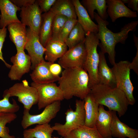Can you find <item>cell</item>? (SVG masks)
<instances>
[{"label":"cell","instance_id":"6da1fadb","mask_svg":"<svg viewBox=\"0 0 138 138\" xmlns=\"http://www.w3.org/2000/svg\"><path fill=\"white\" fill-rule=\"evenodd\" d=\"M94 19L98 24V31L96 33L97 36L100 41L98 46L101 51L104 54H108L110 63L113 65L115 62V47L118 43L124 44L130 31H135L138 24V20L132 21L125 24L117 33H114L109 29L107 26L109 22L101 18L97 13H94Z\"/></svg>","mask_w":138,"mask_h":138},{"label":"cell","instance_id":"7a4b0ae2","mask_svg":"<svg viewBox=\"0 0 138 138\" xmlns=\"http://www.w3.org/2000/svg\"><path fill=\"white\" fill-rule=\"evenodd\" d=\"M57 81L64 99L74 96L83 100L90 93L89 75L83 68L65 69Z\"/></svg>","mask_w":138,"mask_h":138},{"label":"cell","instance_id":"3957f363","mask_svg":"<svg viewBox=\"0 0 138 138\" xmlns=\"http://www.w3.org/2000/svg\"><path fill=\"white\" fill-rule=\"evenodd\" d=\"M90 93L96 102L117 112L119 117L125 114L129 105L125 94L116 86L98 84L90 88Z\"/></svg>","mask_w":138,"mask_h":138},{"label":"cell","instance_id":"277c9868","mask_svg":"<svg viewBox=\"0 0 138 138\" xmlns=\"http://www.w3.org/2000/svg\"><path fill=\"white\" fill-rule=\"evenodd\" d=\"M96 33H91L85 36L84 44L87 52L83 68L87 72L89 77V87L90 88L98 84L97 71L99 61L97 47L99 43Z\"/></svg>","mask_w":138,"mask_h":138},{"label":"cell","instance_id":"5b68a950","mask_svg":"<svg viewBox=\"0 0 138 138\" xmlns=\"http://www.w3.org/2000/svg\"><path fill=\"white\" fill-rule=\"evenodd\" d=\"M84 101L76 100V109L74 111L71 108L66 111V122L64 124L56 123L52 126L54 131H56L62 137L67 136L72 131L81 126L85 125V112Z\"/></svg>","mask_w":138,"mask_h":138},{"label":"cell","instance_id":"8992f818","mask_svg":"<svg viewBox=\"0 0 138 138\" xmlns=\"http://www.w3.org/2000/svg\"><path fill=\"white\" fill-rule=\"evenodd\" d=\"M130 62L121 61L116 63L111 68L113 74L116 86L125 94L129 105H133L136 100L133 95L134 87L130 80Z\"/></svg>","mask_w":138,"mask_h":138},{"label":"cell","instance_id":"52a82bcc","mask_svg":"<svg viewBox=\"0 0 138 138\" xmlns=\"http://www.w3.org/2000/svg\"><path fill=\"white\" fill-rule=\"evenodd\" d=\"M4 91L10 97H17L18 101L23 105L24 109L29 111L33 105L37 103L38 96L37 90L34 87L29 86L26 80L15 84Z\"/></svg>","mask_w":138,"mask_h":138},{"label":"cell","instance_id":"ba28073f","mask_svg":"<svg viewBox=\"0 0 138 138\" xmlns=\"http://www.w3.org/2000/svg\"><path fill=\"white\" fill-rule=\"evenodd\" d=\"M31 86L37 90L39 110L45 108L55 101L64 99L61 90L54 83L39 84L33 82Z\"/></svg>","mask_w":138,"mask_h":138},{"label":"cell","instance_id":"9c48e42d","mask_svg":"<svg viewBox=\"0 0 138 138\" xmlns=\"http://www.w3.org/2000/svg\"><path fill=\"white\" fill-rule=\"evenodd\" d=\"M61 107V101H58L45 107L42 112L38 114H31L29 111L24 109L21 123L23 129H26L35 124L40 125L49 123L56 117Z\"/></svg>","mask_w":138,"mask_h":138},{"label":"cell","instance_id":"30bf717a","mask_svg":"<svg viewBox=\"0 0 138 138\" xmlns=\"http://www.w3.org/2000/svg\"><path fill=\"white\" fill-rule=\"evenodd\" d=\"M84 41L69 49L59 59L58 63L62 68L64 69L83 68L87 55Z\"/></svg>","mask_w":138,"mask_h":138},{"label":"cell","instance_id":"8fae6325","mask_svg":"<svg viewBox=\"0 0 138 138\" xmlns=\"http://www.w3.org/2000/svg\"><path fill=\"white\" fill-rule=\"evenodd\" d=\"M27 30V40L25 49L27 51L30 58V69L33 70L38 64L45 60L43 55L45 49L40 42L39 35L29 28Z\"/></svg>","mask_w":138,"mask_h":138},{"label":"cell","instance_id":"7c38bea8","mask_svg":"<svg viewBox=\"0 0 138 138\" xmlns=\"http://www.w3.org/2000/svg\"><path fill=\"white\" fill-rule=\"evenodd\" d=\"M10 61L13 65L8 76L12 80H20L22 76L29 72L30 69V58L24 50L17 51L16 54L11 58Z\"/></svg>","mask_w":138,"mask_h":138},{"label":"cell","instance_id":"4fadbf2b","mask_svg":"<svg viewBox=\"0 0 138 138\" xmlns=\"http://www.w3.org/2000/svg\"><path fill=\"white\" fill-rule=\"evenodd\" d=\"M42 12L36 0L32 4L21 8V22L39 35L42 20Z\"/></svg>","mask_w":138,"mask_h":138},{"label":"cell","instance_id":"5bb4252c","mask_svg":"<svg viewBox=\"0 0 138 138\" xmlns=\"http://www.w3.org/2000/svg\"><path fill=\"white\" fill-rule=\"evenodd\" d=\"M78 22L84 30L85 36L91 33H97L98 26L93 21L86 9L79 0H72Z\"/></svg>","mask_w":138,"mask_h":138},{"label":"cell","instance_id":"9a60e30c","mask_svg":"<svg viewBox=\"0 0 138 138\" xmlns=\"http://www.w3.org/2000/svg\"><path fill=\"white\" fill-rule=\"evenodd\" d=\"M21 8L14 4L9 0H0V28H6L9 24L21 22L18 18L17 12Z\"/></svg>","mask_w":138,"mask_h":138},{"label":"cell","instance_id":"2e32d148","mask_svg":"<svg viewBox=\"0 0 138 138\" xmlns=\"http://www.w3.org/2000/svg\"><path fill=\"white\" fill-rule=\"evenodd\" d=\"M107 12L112 21L115 22L118 18L125 17L135 18L137 13L127 7L121 0H107Z\"/></svg>","mask_w":138,"mask_h":138},{"label":"cell","instance_id":"e0dca14e","mask_svg":"<svg viewBox=\"0 0 138 138\" xmlns=\"http://www.w3.org/2000/svg\"><path fill=\"white\" fill-rule=\"evenodd\" d=\"M112 118L110 130L112 137L118 138H138V130L131 128L121 122L112 111Z\"/></svg>","mask_w":138,"mask_h":138},{"label":"cell","instance_id":"ac0fdd59","mask_svg":"<svg viewBox=\"0 0 138 138\" xmlns=\"http://www.w3.org/2000/svg\"><path fill=\"white\" fill-rule=\"evenodd\" d=\"M10 40L15 45L17 51L24 50L27 40L26 26L21 22L11 23L7 26Z\"/></svg>","mask_w":138,"mask_h":138},{"label":"cell","instance_id":"d6986e66","mask_svg":"<svg viewBox=\"0 0 138 138\" xmlns=\"http://www.w3.org/2000/svg\"><path fill=\"white\" fill-rule=\"evenodd\" d=\"M112 118V111H106L103 106L99 105L98 115L95 126L103 138H112L110 128Z\"/></svg>","mask_w":138,"mask_h":138},{"label":"cell","instance_id":"ffe728a7","mask_svg":"<svg viewBox=\"0 0 138 138\" xmlns=\"http://www.w3.org/2000/svg\"><path fill=\"white\" fill-rule=\"evenodd\" d=\"M51 63L45 60L38 64L30 74L33 82L39 84L54 83L59 77L53 76L49 70Z\"/></svg>","mask_w":138,"mask_h":138},{"label":"cell","instance_id":"44dd1931","mask_svg":"<svg viewBox=\"0 0 138 138\" xmlns=\"http://www.w3.org/2000/svg\"><path fill=\"white\" fill-rule=\"evenodd\" d=\"M97 76L98 84L110 86H116L114 77L111 68L108 66L105 54L100 51Z\"/></svg>","mask_w":138,"mask_h":138},{"label":"cell","instance_id":"7402d4cb","mask_svg":"<svg viewBox=\"0 0 138 138\" xmlns=\"http://www.w3.org/2000/svg\"><path fill=\"white\" fill-rule=\"evenodd\" d=\"M44 48L45 60L53 63L64 55L67 50L68 47L64 42L51 38Z\"/></svg>","mask_w":138,"mask_h":138},{"label":"cell","instance_id":"603a6c76","mask_svg":"<svg viewBox=\"0 0 138 138\" xmlns=\"http://www.w3.org/2000/svg\"><path fill=\"white\" fill-rule=\"evenodd\" d=\"M83 100L85 112V125L94 127L98 116L99 105L95 102L90 93Z\"/></svg>","mask_w":138,"mask_h":138},{"label":"cell","instance_id":"cb8c5ba5","mask_svg":"<svg viewBox=\"0 0 138 138\" xmlns=\"http://www.w3.org/2000/svg\"><path fill=\"white\" fill-rule=\"evenodd\" d=\"M54 15L50 10L42 14L39 36L40 42L44 47L52 37V23Z\"/></svg>","mask_w":138,"mask_h":138},{"label":"cell","instance_id":"d4e9b609","mask_svg":"<svg viewBox=\"0 0 138 138\" xmlns=\"http://www.w3.org/2000/svg\"><path fill=\"white\" fill-rule=\"evenodd\" d=\"M87 12L92 20L94 19V10L102 19L106 20L108 15L107 6L105 0H83L81 3Z\"/></svg>","mask_w":138,"mask_h":138},{"label":"cell","instance_id":"484cf974","mask_svg":"<svg viewBox=\"0 0 138 138\" xmlns=\"http://www.w3.org/2000/svg\"><path fill=\"white\" fill-rule=\"evenodd\" d=\"M50 10L54 15L64 16L68 19H77L72 0H56Z\"/></svg>","mask_w":138,"mask_h":138},{"label":"cell","instance_id":"4316f807","mask_svg":"<svg viewBox=\"0 0 138 138\" xmlns=\"http://www.w3.org/2000/svg\"><path fill=\"white\" fill-rule=\"evenodd\" d=\"M54 131L49 123L38 124L33 128L25 129L23 136L24 138H53Z\"/></svg>","mask_w":138,"mask_h":138},{"label":"cell","instance_id":"83f0119b","mask_svg":"<svg viewBox=\"0 0 138 138\" xmlns=\"http://www.w3.org/2000/svg\"><path fill=\"white\" fill-rule=\"evenodd\" d=\"M64 138H103L97 130L95 126L91 128L85 125L71 131Z\"/></svg>","mask_w":138,"mask_h":138},{"label":"cell","instance_id":"f1b7e54d","mask_svg":"<svg viewBox=\"0 0 138 138\" xmlns=\"http://www.w3.org/2000/svg\"><path fill=\"white\" fill-rule=\"evenodd\" d=\"M85 33L81 25L77 22L73 28L65 42L69 49L71 48L85 39Z\"/></svg>","mask_w":138,"mask_h":138},{"label":"cell","instance_id":"f546056e","mask_svg":"<svg viewBox=\"0 0 138 138\" xmlns=\"http://www.w3.org/2000/svg\"><path fill=\"white\" fill-rule=\"evenodd\" d=\"M17 117L15 113L6 112L0 113V137L1 138H15L9 134V130L6 126L7 123H10Z\"/></svg>","mask_w":138,"mask_h":138},{"label":"cell","instance_id":"4dcf8cb0","mask_svg":"<svg viewBox=\"0 0 138 138\" xmlns=\"http://www.w3.org/2000/svg\"><path fill=\"white\" fill-rule=\"evenodd\" d=\"M78 22L77 19H68L59 32L52 39L65 42L72 30Z\"/></svg>","mask_w":138,"mask_h":138},{"label":"cell","instance_id":"1f68e13d","mask_svg":"<svg viewBox=\"0 0 138 138\" xmlns=\"http://www.w3.org/2000/svg\"><path fill=\"white\" fill-rule=\"evenodd\" d=\"M3 98L0 100V113L6 112L15 113L19 110V106L16 101L13 99V102L11 103L9 101V95L4 91L3 95Z\"/></svg>","mask_w":138,"mask_h":138},{"label":"cell","instance_id":"d6a6232c","mask_svg":"<svg viewBox=\"0 0 138 138\" xmlns=\"http://www.w3.org/2000/svg\"><path fill=\"white\" fill-rule=\"evenodd\" d=\"M68 18L64 16L55 15L52 21V37L56 35L60 31Z\"/></svg>","mask_w":138,"mask_h":138},{"label":"cell","instance_id":"836d02e7","mask_svg":"<svg viewBox=\"0 0 138 138\" xmlns=\"http://www.w3.org/2000/svg\"><path fill=\"white\" fill-rule=\"evenodd\" d=\"M56 0H36L42 12L47 13L50 10Z\"/></svg>","mask_w":138,"mask_h":138},{"label":"cell","instance_id":"e575fe53","mask_svg":"<svg viewBox=\"0 0 138 138\" xmlns=\"http://www.w3.org/2000/svg\"><path fill=\"white\" fill-rule=\"evenodd\" d=\"M7 30V28H0V59L4 62L7 67L10 68L12 65L8 64L4 60L2 52V49L3 43L6 36Z\"/></svg>","mask_w":138,"mask_h":138},{"label":"cell","instance_id":"d590c367","mask_svg":"<svg viewBox=\"0 0 138 138\" xmlns=\"http://www.w3.org/2000/svg\"><path fill=\"white\" fill-rule=\"evenodd\" d=\"M62 67L59 63H51L49 66L50 71L54 76L59 77L62 72Z\"/></svg>","mask_w":138,"mask_h":138},{"label":"cell","instance_id":"8d00e7d4","mask_svg":"<svg viewBox=\"0 0 138 138\" xmlns=\"http://www.w3.org/2000/svg\"><path fill=\"white\" fill-rule=\"evenodd\" d=\"M135 45L137 49V52L135 57L131 63H130V69L133 70L138 75V43H135Z\"/></svg>","mask_w":138,"mask_h":138},{"label":"cell","instance_id":"74e56055","mask_svg":"<svg viewBox=\"0 0 138 138\" xmlns=\"http://www.w3.org/2000/svg\"><path fill=\"white\" fill-rule=\"evenodd\" d=\"M10 1L16 6L21 8L33 4L36 1L35 0H10Z\"/></svg>","mask_w":138,"mask_h":138},{"label":"cell","instance_id":"f35d334b","mask_svg":"<svg viewBox=\"0 0 138 138\" xmlns=\"http://www.w3.org/2000/svg\"><path fill=\"white\" fill-rule=\"evenodd\" d=\"M129 7L132 9L134 11L138 13V0H128L127 3Z\"/></svg>","mask_w":138,"mask_h":138},{"label":"cell","instance_id":"ab89813d","mask_svg":"<svg viewBox=\"0 0 138 138\" xmlns=\"http://www.w3.org/2000/svg\"><path fill=\"white\" fill-rule=\"evenodd\" d=\"M53 138H59V137H53ZM60 138H62V137H61Z\"/></svg>","mask_w":138,"mask_h":138},{"label":"cell","instance_id":"60d3db41","mask_svg":"<svg viewBox=\"0 0 138 138\" xmlns=\"http://www.w3.org/2000/svg\"><path fill=\"white\" fill-rule=\"evenodd\" d=\"M1 17V14L0 13V18Z\"/></svg>","mask_w":138,"mask_h":138},{"label":"cell","instance_id":"b9f144b4","mask_svg":"<svg viewBox=\"0 0 138 138\" xmlns=\"http://www.w3.org/2000/svg\"></svg>","mask_w":138,"mask_h":138}]
</instances>
